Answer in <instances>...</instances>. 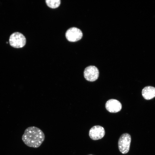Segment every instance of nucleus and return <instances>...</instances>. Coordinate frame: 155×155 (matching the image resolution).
I'll return each mask as SVG.
<instances>
[{"label":"nucleus","instance_id":"0eeeda50","mask_svg":"<svg viewBox=\"0 0 155 155\" xmlns=\"http://www.w3.org/2000/svg\"><path fill=\"white\" fill-rule=\"evenodd\" d=\"M106 109L111 113L119 112L122 108V105L120 102L117 100L111 99L107 101L105 104Z\"/></svg>","mask_w":155,"mask_h":155},{"label":"nucleus","instance_id":"1a4fd4ad","mask_svg":"<svg viewBox=\"0 0 155 155\" xmlns=\"http://www.w3.org/2000/svg\"><path fill=\"white\" fill-rule=\"evenodd\" d=\"M47 5L52 8H55L58 7L60 4V0H46Z\"/></svg>","mask_w":155,"mask_h":155},{"label":"nucleus","instance_id":"9d476101","mask_svg":"<svg viewBox=\"0 0 155 155\" xmlns=\"http://www.w3.org/2000/svg\"><path fill=\"white\" fill-rule=\"evenodd\" d=\"M88 155H92V154H89Z\"/></svg>","mask_w":155,"mask_h":155},{"label":"nucleus","instance_id":"6e6552de","mask_svg":"<svg viewBox=\"0 0 155 155\" xmlns=\"http://www.w3.org/2000/svg\"><path fill=\"white\" fill-rule=\"evenodd\" d=\"M142 94L145 99H151L155 97V88L151 86H146L142 90Z\"/></svg>","mask_w":155,"mask_h":155},{"label":"nucleus","instance_id":"20e7f679","mask_svg":"<svg viewBox=\"0 0 155 155\" xmlns=\"http://www.w3.org/2000/svg\"><path fill=\"white\" fill-rule=\"evenodd\" d=\"M83 36L81 30L76 27H72L68 29L65 33L67 39L69 41L75 42L80 40Z\"/></svg>","mask_w":155,"mask_h":155},{"label":"nucleus","instance_id":"f257e3e1","mask_svg":"<svg viewBox=\"0 0 155 155\" xmlns=\"http://www.w3.org/2000/svg\"><path fill=\"white\" fill-rule=\"evenodd\" d=\"M44 139V134L42 131L35 126L27 128L22 136V140L25 145L34 148L39 147Z\"/></svg>","mask_w":155,"mask_h":155},{"label":"nucleus","instance_id":"423d86ee","mask_svg":"<svg viewBox=\"0 0 155 155\" xmlns=\"http://www.w3.org/2000/svg\"><path fill=\"white\" fill-rule=\"evenodd\" d=\"M105 131L104 128L100 125H95L90 130L89 135L92 140H97L102 139L104 136Z\"/></svg>","mask_w":155,"mask_h":155},{"label":"nucleus","instance_id":"7ed1b4c3","mask_svg":"<svg viewBox=\"0 0 155 155\" xmlns=\"http://www.w3.org/2000/svg\"><path fill=\"white\" fill-rule=\"evenodd\" d=\"M131 141V136L128 133L122 134L120 137L118 142V148L123 154L128 153L129 151Z\"/></svg>","mask_w":155,"mask_h":155},{"label":"nucleus","instance_id":"f03ea898","mask_svg":"<svg viewBox=\"0 0 155 155\" xmlns=\"http://www.w3.org/2000/svg\"><path fill=\"white\" fill-rule=\"evenodd\" d=\"M9 41L10 45L16 48L23 47L25 45L26 42L25 36L22 33L18 32L11 34Z\"/></svg>","mask_w":155,"mask_h":155},{"label":"nucleus","instance_id":"39448f33","mask_svg":"<svg viewBox=\"0 0 155 155\" xmlns=\"http://www.w3.org/2000/svg\"><path fill=\"white\" fill-rule=\"evenodd\" d=\"M84 74L86 80L90 82H93L98 78L99 72L98 69L96 67L91 65L85 68Z\"/></svg>","mask_w":155,"mask_h":155}]
</instances>
